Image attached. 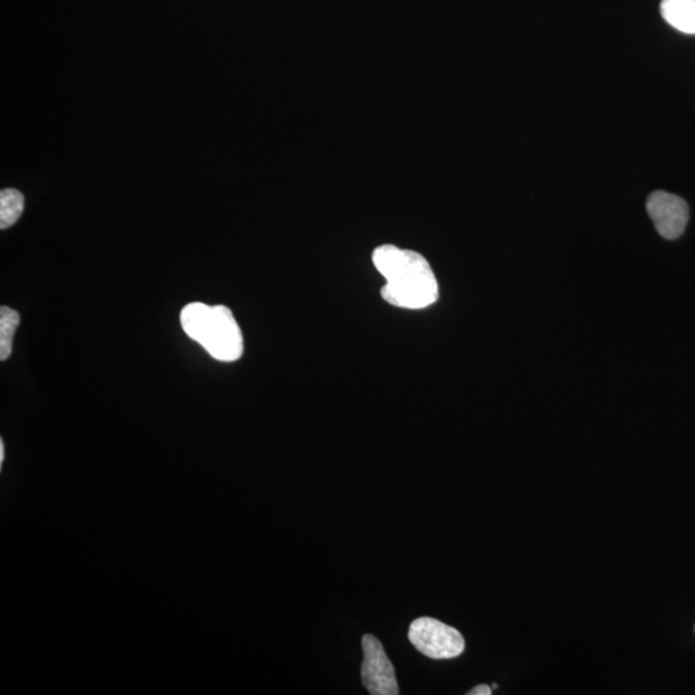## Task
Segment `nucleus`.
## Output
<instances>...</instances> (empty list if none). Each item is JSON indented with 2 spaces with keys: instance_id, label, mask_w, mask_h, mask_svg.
<instances>
[{
  "instance_id": "f257e3e1",
  "label": "nucleus",
  "mask_w": 695,
  "mask_h": 695,
  "mask_svg": "<svg viewBox=\"0 0 695 695\" xmlns=\"http://www.w3.org/2000/svg\"><path fill=\"white\" fill-rule=\"evenodd\" d=\"M375 268L384 277L381 298L402 309H424L440 298L434 270L429 262L414 250L381 245L372 254Z\"/></svg>"
},
{
  "instance_id": "f03ea898",
  "label": "nucleus",
  "mask_w": 695,
  "mask_h": 695,
  "mask_svg": "<svg viewBox=\"0 0 695 695\" xmlns=\"http://www.w3.org/2000/svg\"><path fill=\"white\" fill-rule=\"evenodd\" d=\"M187 337L220 363H235L243 354V338L231 309L226 305L191 303L180 312Z\"/></svg>"
},
{
  "instance_id": "7ed1b4c3",
  "label": "nucleus",
  "mask_w": 695,
  "mask_h": 695,
  "mask_svg": "<svg viewBox=\"0 0 695 695\" xmlns=\"http://www.w3.org/2000/svg\"><path fill=\"white\" fill-rule=\"evenodd\" d=\"M408 641L421 655L432 659L462 656L465 641L460 632L435 618H417L408 629Z\"/></svg>"
},
{
  "instance_id": "20e7f679",
  "label": "nucleus",
  "mask_w": 695,
  "mask_h": 695,
  "mask_svg": "<svg viewBox=\"0 0 695 695\" xmlns=\"http://www.w3.org/2000/svg\"><path fill=\"white\" fill-rule=\"evenodd\" d=\"M363 649L364 662L361 667V678L367 692L372 695H399L400 687L394 666L379 639L365 635Z\"/></svg>"
},
{
  "instance_id": "39448f33",
  "label": "nucleus",
  "mask_w": 695,
  "mask_h": 695,
  "mask_svg": "<svg viewBox=\"0 0 695 695\" xmlns=\"http://www.w3.org/2000/svg\"><path fill=\"white\" fill-rule=\"evenodd\" d=\"M657 232L667 240H677L690 222V207L685 200L665 191L653 192L646 203Z\"/></svg>"
},
{
  "instance_id": "423d86ee",
  "label": "nucleus",
  "mask_w": 695,
  "mask_h": 695,
  "mask_svg": "<svg viewBox=\"0 0 695 695\" xmlns=\"http://www.w3.org/2000/svg\"><path fill=\"white\" fill-rule=\"evenodd\" d=\"M660 13L677 30L695 34V0H662Z\"/></svg>"
},
{
  "instance_id": "0eeeda50",
  "label": "nucleus",
  "mask_w": 695,
  "mask_h": 695,
  "mask_svg": "<svg viewBox=\"0 0 695 695\" xmlns=\"http://www.w3.org/2000/svg\"><path fill=\"white\" fill-rule=\"evenodd\" d=\"M25 208L24 194L15 189L0 192V228L7 229L17 224Z\"/></svg>"
},
{
  "instance_id": "6e6552de",
  "label": "nucleus",
  "mask_w": 695,
  "mask_h": 695,
  "mask_svg": "<svg viewBox=\"0 0 695 695\" xmlns=\"http://www.w3.org/2000/svg\"><path fill=\"white\" fill-rule=\"evenodd\" d=\"M18 325V312L3 305L0 308V361H7L11 357L13 337H15Z\"/></svg>"
},
{
  "instance_id": "1a4fd4ad",
  "label": "nucleus",
  "mask_w": 695,
  "mask_h": 695,
  "mask_svg": "<svg viewBox=\"0 0 695 695\" xmlns=\"http://www.w3.org/2000/svg\"><path fill=\"white\" fill-rule=\"evenodd\" d=\"M468 695H491L492 694V690L491 686L482 684V685H478L476 687H472V690L470 692L467 693Z\"/></svg>"
}]
</instances>
